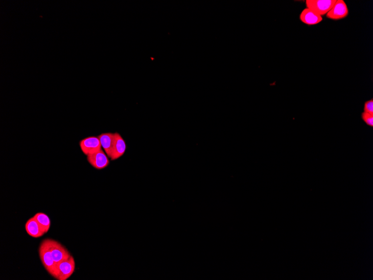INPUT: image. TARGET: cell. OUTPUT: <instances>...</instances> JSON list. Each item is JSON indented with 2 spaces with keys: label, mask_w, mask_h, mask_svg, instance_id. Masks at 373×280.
<instances>
[{
  "label": "cell",
  "mask_w": 373,
  "mask_h": 280,
  "mask_svg": "<svg viewBox=\"0 0 373 280\" xmlns=\"http://www.w3.org/2000/svg\"><path fill=\"white\" fill-rule=\"evenodd\" d=\"M39 255L42 263L46 270L55 278L56 275L57 264L51 254L49 246V239L43 240L39 246Z\"/></svg>",
  "instance_id": "1"
},
{
  "label": "cell",
  "mask_w": 373,
  "mask_h": 280,
  "mask_svg": "<svg viewBox=\"0 0 373 280\" xmlns=\"http://www.w3.org/2000/svg\"><path fill=\"white\" fill-rule=\"evenodd\" d=\"M75 268V260L72 255L58 263L56 268L55 279L67 280L74 273Z\"/></svg>",
  "instance_id": "2"
},
{
  "label": "cell",
  "mask_w": 373,
  "mask_h": 280,
  "mask_svg": "<svg viewBox=\"0 0 373 280\" xmlns=\"http://www.w3.org/2000/svg\"><path fill=\"white\" fill-rule=\"evenodd\" d=\"M336 0H307V8L321 17L327 14L334 6Z\"/></svg>",
  "instance_id": "3"
},
{
  "label": "cell",
  "mask_w": 373,
  "mask_h": 280,
  "mask_svg": "<svg viewBox=\"0 0 373 280\" xmlns=\"http://www.w3.org/2000/svg\"><path fill=\"white\" fill-rule=\"evenodd\" d=\"M109 158L108 155L102 149L87 155V161L94 169L97 170L104 169L109 166Z\"/></svg>",
  "instance_id": "4"
},
{
  "label": "cell",
  "mask_w": 373,
  "mask_h": 280,
  "mask_svg": "<svg viewBox=\"0 0 373 280\" xmlns=\"http://www.w3.org/2000/svg\"><path fill=\"white\" fill-rule=\"evenodd\" d=\"M49 246L51 254L55 263L57 264L70 257L71 255L61 244L54 240L49 239Z\"/></svg>",
  "instance_id": "5"
},
{
  "label": "cell",
  "mask_w": 373,
  "mask_h": 280,
  "mask_svg": "<svg viewBox=\"0 0 373 280\" xmlns=\"http://www.w3.org/2000/svg\"><path fill=\"white\" fill-rule=\"evenodd\" d=\"M82 153L87 155L96 153L102 149L100 139L98 137H89L81 140L79 142Z\"/></svg>",
  "instance_id": "6"
},
{
  "label": "cell",
  "mask_w": 373,
  "mask_h": 280,
  "mask_svg": "<svg viewBox=\"0 0 373 280\" xmlns=\"http://www.w3.org/2000/svg\"><path fill=\"white\" fill-rule=\"evenodd\" d=\"M349 14L348 7L343 0H337L326 14L328 19L338 21L346 18Z\"/></svg>",
  "instance_id": "7"
},
{
  "label": "cell",
  "mask_w": 373,
  "mask_h": 280,
  "mask_svg": "<svg viewBox=\"0 0 373 280\" xmlns=\"http://www.w3.org/2000/svg\"><path fill=\"white\" fill-rule=\"evenodd\" d=\"M126 145L125 140L118 133H115L114 143L110 158L112 161L120 158L125 153Z\"/></svg>",
  "instance_id": "8"
},
{
  "label": "cell",
  "mask_w": 373,
  "mask_h": 280,
  "mask_svg": "<svg viewBox=\"0 0 373 280\" xmlns=\"http://www.w3.org/2000/svg\"><path fill=\"white\" fill-rule=\"evenodd\" d=\"M300 18L302 22L308 25H316L323 21L321 16L316 14L308 8L302 11Z\"/></svg>",
  "instance_id": "9"
},
{
  "label": "cell",
  "mask_w": 373,
  "mask_h": 280,
  "mask_svg": "<svg viewBox=\"0 0 373 280\" xmlns=\"http://www.w3.org/2000/svg\"><path fill=\"white\" fill-rule=\"evenodd\" d=\"M25 230L27 234L35 238L41 237L45 234L34 217L29 219L26 223Z\"/></svg>",
  "instance_id": "10"
},
{
  "label": "cell",
  "mask_w": 373,
  "mask_h": 280,
  "mask_svg": "<svg viewBox=\"0 0 373 280\" xmlns=\"http://www.w3.org/2000/svg\"><path fill=\"white\" fill-rule=\"evenodd\" d=\"M98 138L100 139L103 149L104 150L108 157L110 158L114 143L115 133H103L99 135Z\"/></svg>",
  "instance_id": "11"
},
{
  "label": "cell",
  "mask_w": 373,
  "mask_h": 280,
  "mask_svg": "<svg viewBox=\"0 0 373 280\" xmlns=\"http://www.w3.org/2000/svg\"><path fill=\"white\" fill-rule=\"evenodd\" d=\"M34 217L37 220L44 233L45 234L47 233L50 229L51 225L48 216L43 213H38L34 216Z\"/></svg>",
  "instance_id": "12"
},
{
  "label": "cell",
  "mask_w": 373,
  "mask_h": 280,
  "mask_svg": "<svg viewBox=\"0 0 373 280\" xmlns=\"http://www.w3.org/2000/svg\"><path fill=\"white\" fill-rule=\"evenodd\" d=\"M362 118L363 121L367 124V125L371 127H373V115L365 113L362 114Z\"/></svg>",
  "instance_id": "13"
},
{
  "label": "cell",
  "mask_w": 373,
  "mask_h": 280,
  "mask_svg": "<svg viewBox=\"0 0 373 280\" xmlns=\"http://www.w3.org/2000/svg\"><path fill=\"white\" fill-rule=\"evenodd\" d=\"M364 111L365 113L373 115V101H368L364 103Z\"/></svg>",
  "instance_id": "14"
}]
</instances>
